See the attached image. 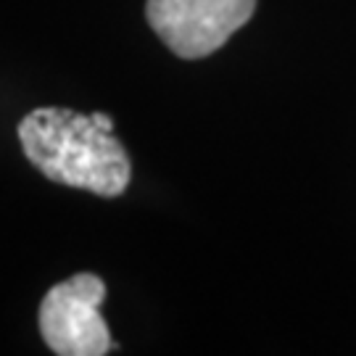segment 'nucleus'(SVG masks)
I'll return each instance as SVG.
<instances>
[{
  "label": "nucleus",
  "instance_id": "7ed1b4c3",
  "mask_svg": "<svg viewBox=\"0 0 356 356\" xmlns=\"http://www.w3.org/2000/svg\"><path fill=\"white\" fill-rule=\"evenodd\" d=\"M256 0H148L145 19L179 58L219 51L254 16Z\"/></svg>",
  "mask_w": 356,
  "mask_h": 356
},
{
  "label": "nucleus",
  "instance_id": "20e7f679",
  "mask_svg": "<svg viewBox=\"0 0 356 356\" xmlns=\"http://www.w3.org/2000/svg\"><path fill=\"white\" fill-rule=\"evenodd\" d=\"M92 119H95V124H98V127L114 132V119H111V116H106V114H101V111H98V114H92Z\"/></svg>",
  "mask_w": 356,
  "mask_h": 356
},
{
  "label": "nucleus",
  "instance_id": "f03ea898",
  "mask_svg": "<svg viewBox=\"0 0 356 356\" xmlns=\"http://www.w3.org/2000/svg\"><path fill=\"white\" fill-rule=\"evenodd\" d=\"M106 285L95 275H74L48 291L40 304V335L58 356H103L111 351L108 325L101 317Z\"/></svg>",
  "mask_w": 356,
  "mask_h": 356
},
{
  "label": "nucleus",
  "instance_id": "f257e3e1",
  "mask_svg": "<svg viewBox=\"0 0 356 356\" xmlns=\"http://www.w3.org/2000/svg\"><path fill=\"white\" fill-rule=\"evenodd\" d=\"M16 132L29 164L53 182L103 198H116L127 191L132 177L127 151L114 132L95 124L92 114L35 108L19 122Z\"/></svg>",
  "mask_w": 356,
  "mask_h": 356
}]
</instances>
